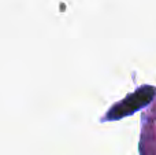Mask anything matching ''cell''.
<instances>
[{"instance_id": "cell-1", "label": "cell", "mask_w": 156, "mask_h": 155, "mask_svg": "<svg viewBox=\"0 0 156 155\" xmlns=\"http://www.w3.org/2000/svg\"><path fill=\"white\" fill-rule=\"evenodd\" d=\"M154 96H155V88L151 87V85H144V87L138 88L136 92H133L132 95L126 96L118 104H115L108 111L105 118L108 121H115L119 120V118L134 114L136 111H138L140 109H143L147 104L151 103Z\"/></svg>"}]
</instances>
